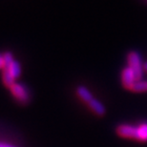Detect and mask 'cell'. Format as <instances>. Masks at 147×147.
<instances>
[{
	"label": "cell",
	"mask_w": 147,
	"mask_h": 147,
	"mask_svg": "<svg viewBox=\"0 0 147 147\" xmlns=\"http://www.w3.org/2000/svg\"><path fill=\"white\" fill-rule=\"evenodd\" d=\"M128 64L129 68L133 71L136 80H140L143 76V65L142 63V58L139 53L137 52H131L128 55Z\"/></svg>",
	"instance_id": "obj_1"
},
{
	"label": "cell",
	"mask_w": 147,
	"mask_h": 147,
	"mask_svg": "<svg viewBox=\"0 0 147 147\" xmlns=\"http://www.w3.org/2000/svg\"><path fill=\"white\" fill-rule=\"evenodd\" d=\"M11 91L14 98L21 103H27L30 100V94L24 85L20 83H14L11 87Z\"/></svg>",
	"instance_id": "obj_2"
},
{
	"label": "cell",
	"mask_w": 147,
	"mask_h": 147,
	"mask_svg": "<svg viewBox=\"0 0 147 147\" xmlns=\"http://www.w3.org/2000/svg\"><path fill=\"white\" fill-rule=\"evenodd\" d=\"M117 134L120 137L127 138V139H138V127L134 125L123 124L119 126L117 128Z\"/></svg>",
	"instance_id": "obj_3"
},
{
	"label": "cell",
	"mask_w": 147,
	"mask_h": 147,
	"mask_svg": "<svg viewBox=\"0 0 147 147\" xmlns=\"http://www.w3.org/2000/svg\"><path fill=\"white\" fill-rule=\"evenodd\" d=\"M121 79H122V84L124 85L125 88H128V89H131L133 84L137 81L133 71L129 67L125 68L122 71Z\"/></svg>",
	"instance_id": "obj_4"
},
{
	"label": "cell",
	"mask_w": 147,
	"mask_h": 147,
	"mask_svg": "<svg viewBox=\"0 0 147 147\" xmlns=\"http://www.w3.org/2000/svg\"><path fill=\"white\" fill-rule=\"evenodd\" d=\"M88 105H89V107L92 109L94 113H96L98 116H102L105 113V108L103 104L99 100H98V99L93 98L90 102H88Z\"/></svg>",
	"instance_id": "obj_5"
},
{
	"label": "cell",
	"mask_w": 147,
	"mask_h": 147,
	"mask_svg": "<svg viewBox=\"0 0 147 147\" xmlns=\"http://www.w3.org/2000/svg\"><path fill=\"white\" fill-rule=\"evenodd\" d=\"M4 69H7L11 73V75L13 76V78L14 79L18 78L20 75H21V67H20L19 63L16 60H13L10 65L6 66Z\"/></svg>",
	"instance_id": "obj_6"
},
{
	"label": "cell",
	"mask_w": 147,
	"mask_h": 147,
	"mask_svg": "<svg viewBox=\"0 0 147 147\" xmlns=\"http://www.w3.org/2000/svg\"><path fill=\"white\" fill-rule=\"evenodd\" d=\"M76 93H78L79 98H80L83 101L87 102V103L88 102H90L94 98L90 91L84 86H79L78 88V90H76Z\"/></svg>",
	"instance_id": "obj_7"
},
{
	"label": "cell",
	"mask_w": 147,
	"mask_h": 147,
	"mask_svg": "<svg viewBox=\"0 0 147 147\" xmlns=\"http://www.w3.org/2000/svg\"><path fill=\"white\" fill-rule=\"evenodd\" d=\"M138 140L147 142V122L138 126Z\"/></svg>",
	"instance_id": "obj_8"
},
{
	"label": "cell",
	"mask_w": 147,
	"mask_h": 147,
	"mask_svg": "<svg viewBox=\"0 0 147 147\" xmlns=\"http://www.w3.org/2000/svg\"><path fill=\"white\" fill-rule=\"evenodd\" d=\"M134 92H145L147 91V80H137L132 86Z\"/></svg>",
	"instance_id": "obj_9"
},
{
	"label": "cell",
	"mask_w": 147,
	"mask_h": 147,
	"mask_svg": "<svg viewBox=\"0 0 147 147\" xmlns=\"http://www.w3.org/2000/svg\"><path fill=\"white\" fill-rule=\"evenodd\" d=\"M5 67V61L3 55H0V69H4Z\"/></svg>",
	"instance_id": "obj_10"
},
{
	"label": "cell",
	"mask_w": 147,
	"mask_h": 147,
	"mask_svg": "<svg viewBox=\"0 0 147 147\" xmlns=\"http://www.w3.org/2000/svg\"><path fill=\"white\" fill-rule=\"evenodd\" d=\"M0 147H16V146H13V145H11V144H7V143L0 142Z\"/></svg>",
	"instance_id": "obj_11"
},
{
	"label": "cell",
	"mask_w": 147,
	"mask_h": 147,
	"mask_svg": "<svg viewBox=\"0 0 147 147\" xmlns=\"http://www.w3.org/2000/svg\"><path fill=\"white\" fill-rule=\"evenodd\" d=\"M143 69H144V70H146V71H147V62L144 64V65H143Z\"/></svg>",
	"instance_id": "obj_12"
}]
</instances>
